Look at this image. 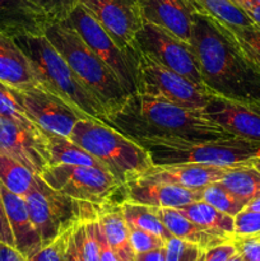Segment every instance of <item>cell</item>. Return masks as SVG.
<instances>
[{"label": "cell", "instance_id": "obj_8", "mask_svg": "<svg viewBox=\"0 0 260 261\" xmlns=\"http://www.w3.org/2000/svg\"><path fill=\"white\" fill-rule=\"evenodd\" d=\"M135 93L190 110H203L212 93L139 51L134 59Z\"/></svg>", "mask_w": 260, "mask_h": 261}, {"label": "cell", "instance_id": "obj_35", "mask_svg": "<svg viewBox=\"0 0 260 261\" xmlns=\"http://www.w3.org/2000/svg\"><path fill=\"white\" fill-rule=\"evenodd\" d=\"M73 228L68 229L63 234L58 237L55 241L46 245L42 249L38 250L35 255L28 257L27 261H64L65 260L66 247H68L69 239Z\"/></svg>", "mask_w": 260, "mask_h": 261}, {"label": "cell", "instance_id": "obj_23", "mask_svg": "<svg viewBox=\"0 0 260 261\" xmlns=\"http://www.w3.org/2000/svg\"><path fill=\"white\" fill-rule=\"evenodd\" d=\"M97 219L117 259L120 261H134L135 252L130 244L129 227L125 222L120 204H110L101 208Z\"/></svg>", "mask_w": 260, "mask_h": 261}, {"label": "cell", "instance_id": "obj_16", "mask_svg": "<svg viewBox=\"0 0 260 261\" xmlns=\"http://www.w3.org/2000/svg\"><path fill=\"white\" fill-rule=\"evenodd\" d=\"M200 111L206 119L231 134L260 142V107L212 94L206 106Z\"/></svg>", "mask_w": 260, "mask_h": 261}, {"label": "cell", "instance_id": "obj_4", "mask_svg": "<svg viewBox=\"0 0 260 261\" xmlns=\"http://www.w3.org/2000/svg\"><path fill=\"white\" fill-rule=\"evenodd\" d=\"M43 35L65 59L81 83L98 99L107 116L121 109L129 94L68 19L48 23Z\"/></svg>", "mask_w": 260, "mask_h": 261}, {"label": "cell", "instance_id": "obj_19", "mask_svg": "<svg viewBox=\"0 0 260 261\" xmlns=\"http://www.w3.org/2000/svg\"><path fill=\"white\" fill-rule=\"evenodd\" d=\"M3 203L14 237V247L25 257H31L42 249V240L36 229L24 198L8 190L0 184Z\"/></svg>", "mask_w": 260, "mask_h": 261}, {"label": "cell", "instance_id": "obj_24", "mask_svg": "<svg viewBox=\"0 0 260 261\" xmlns=\"http://www.w3.org/2000/svg\"><path fill=\"white\" fill-rule=\"evenodd\" d=\"M48 139V149H50L51 165H75V166H91V167L106 170L103 165L91 153L76 144L70 138L61 137L54 133L45 132ZM107 171V170H106Z\"/></svg>", "mask_w": 260, "mask_h": 261}, {"label": "cell", "instance_id": "obj_41", "mask_svg": "<svg viewBox=\"0 0 260 261\" xmlns=\"http://www.w3.org/2000/svg\"><path fill=\"white\" fill-rule=\"evenodd\" d=\"M97 221H98V219H97ZM97 237H98V244H99V261H120L117 259L116 255H115V252L112 251L111 247H110L99 222H98V227H97Z\"/></svg>", "mask_w": 260, "mask_h": 261}, {"label": "cell", "instance_id": "obj_25", "mask_svg": "<svg viewBox=\"0 0 260 261\" xmlns=\"http://www.w3.org/2000/svg\"><path fill=\"white\" fill-rule=\"evenodd\" d=\"M177 211L184 217L204 228L229 237L235 236V217L218 211L205 201H195L177 208Z\"/></svg>", "mask_w": 260, "mask_h": 261}, {"label": "cell", "instance_id": "obj_6", "mask_svg": "<svg viewBox=\"0 0 260 261\" xmlns=\"http://www.w3.org/2000/svg\"><path fill=\"white\" fill-rule=\"evenodd\" d=\"M150 155L153 166L198 163L217 167H239L252 165L260 158V142L240 137L203 142L139 143Z\"/></svg>", "mask_w": 260, "mask_h": 261}, {"label": "cell", "instance_id": "obj_13", "mask_svg": "<svg viewBox=\"0 0 260 261\" xmlns=\"http://www.w3.org/2000/svg\"><path fill=\"white\" fill-rule=\"evenodd\" d=\"M14 93L25 114L43 132L69 138L79 120H91L41 87L14 89Z\"/></svg>", "mask_w": 260, "mask_h": 261}, {"label": "cell", "instance_id": "obj_26", "mask_svg": "<svg viewBox=\"0 0 260 261\" xmlns=\"http://www.w3.org/2000/svg\"><path fill=\"white\" fill-rule=\"evenodd\" d=\"M219 182L246 203L260 196V172L251 165L231 167Z\"/></svg>", "mask_w": 260, "mask_h": 261}, {"label": "cell", "instance_id": "obj_20", "mask_svg": "<svg viewBox=\"0 0 260 261\" xmlns=\"http://www.w3.org/2000/svg\"><path fill=\"white\" fill-rule=\"evenodd\" d=\"M48 23L46 15L30 0H0V32L10 37L43 35Z\"/></svg>", "mask_w": 260, "mask_h": 261}, {"label": "cell", "instance_id": "obj_42", "mask_svg": "<svg viewBox=\"0 0 260 261\" xmlns=\"http://www.w3.org/2000/svg\"><path fill=\"white\" fill-rule=\"evenodd\" d=\"M0 261H27L14 246L0 242Z\"/></svg>", "mask_w": 260, "mask_h": 261}, {"label": "cell", "instance_id": "obj_46", "mask_svg": "<svg viewBox=\"0 0 260 261\" xmlns=\"http://www.w3.org/2000/svg\"><path fill=\"white\" fill-rule=\"evenodd\" d=\"M228 261H244V260H242V257H241V256H240V255H239V254H237V252H236V254H235V255H233V256H232V257H231V259H229Z\"/></svg>", "mask_w": 260, "mask_h": 261}, {"label": "cell", "instance_id": "obj_40", "mask_svg": "<svg viewBox=\"0 0 260 261\" xmlns=\"http://www.w3.org/2000/svg\"><path fill=\"white\" fill-rule=\"evenodd\" d=\"M0 242L14 246V237H13L12 228H10L4 203H3L2 191H0Z\"/></svg>", "mask_w": 260, "mask_h": 261}, {"label": "cell", "instance_id": "obj_22", "mask_svg": "<svg viewBox=\"0 0 260 261\" xmlns=\"http://www.w3.org/2000/svg\"><path fill=\"white\" fill-rule=\"evenodd\" d=\"M154 212L173 237L191 242L204 251L233 239L194 223L176 208H154Z\"/></svg>", "mask_w": 260, "mask_h": 261}, {"label": "cell", "instance_id": "obj_38", "mask_svg": "<svg viewBox=\"0 0 260 261\" xmlns=\"http://www.w3.org/2000/svg\"><path fill=\"white\" fill-rule=\"evenodd\" d=\"M260 233V212L244 209L235 217V236Z\"/></svg>", "mask_w": 260, "mask_h": 261}, {"label": "cell", "instance_id": "obj_10", "mask_svg": "<svg viewBox=\"0 0 260 261\" xmlns=\"http://www.w3.org/2000/svg\"><path fill=\"white\" fill-rule=\"evenodd\" d=\"M88 47L112 71L127 94L137 92L134 65L129 56L116 45L96 18L78 3L66 18Z\"/></svg>", "mask_w": 260, "mask_h": 261}, {"label": "cell", "instance_id": "obj_18", "mask_svg": "<svg viewBox=\"0 0 260 261\" xmlns=\"http://www.w3.org/2000/svg\"><path fill=\"white\" fill-rule=\"evenodd\" d=\"M229 168L198 163L152 166L139 178L188 189H204L209 184L221 180Z\"/></svg>", "mask_w": 260, "mask_h": 261}, {"label": "cell", "instance_id": "obj_36", "mask_svg": "<svg viewBox=\"0 0 260 261\" xmlns=\"http://www.w3.org/2000/svg\"><path fill=\"white\" fill-rule=\"evenodd\" d=\"M129 236L130 244H132L135 255L166 246L165 240L150 233V232L143 231V229L129 228Z\"/></svg>", "mask_w": 260, "mask_h": 261}, {"label": "cell", "instance_id": "obj_30", "mask_svg": "<svg viewBox=\"0 0 260 261\" xmlns=\"http://www.w3.org/2000/svg\"><path fill=\"white\" fill-rule=\"evenodd\" d=\"M201 200L232 217H236L247 205L246 201L232 194L219 181L209 184L203 189V199Z\"/></svg>", "mask_w": 260, "mask_h": 261}, {"label": "cell", "instance_id": "obj_27", "mask_svg": "<svg viewBox=\"0 0 260 261\" xmlns=\"http://www.w3.org/2000/svg\"><path fill=\"white\" fill-rule=\"evenodd\" d=\"M120 206H121L125 222H126L129 228H138L150 232V233L163 239L165 241L172 237V234L166 228L162 221L158 218L154 208H152V206L130 203V201L126 200L120 203Z\"/></svg>", "mask_w": 260, "mask_h": 261}, {"label": "cell", "instance_id": "obj_5", "mask_svg": "<svg viewBox=\"0 0 260 261\" xmlns=\"http://www.w3.org/2000/svg\"><path fill=\"white\" fill-rule=\"evenodd\" d=\"M69 138L97 158L122 186L138 180L153 166L142 145L110 125L79 120Z\"/></svg>", "mask_w": 260, "mask_h": 261}, {"label": "cell", "instance_id": "obj_34", "mask_svg": "<svg viewBox=\"0 0 260 261\" xmlns=\"http://www.w3.org/2000/svg\"><path fill=\"white\" fill-rule=\"evenodd\" d=\"M30 2L46 15L50 23L66 19L74 7L78 4V0H30Z\"/></svg>", "mask_w": 260, "mask_h": 261}, {"label": "cell", "instance_id": "obj_43", "mask_svg": "<svg viewBox=\"0 0 260 261\" xmlns=\"http://www.w3.org/2000/svg\"><path fill=\"white\" fill-rule=\"evenodd\" d=\"M134 261H166V246L135 255Z\"/></svg>", "mask_w": 260, "mask_h": 261}, {"label": "cell", "instance_id": "obj_31", "mask_svg": "<svg viewBox=\"0 0 260 261\" xmlns=\"http://www.w3.org/2000/svg\"><path fill=\"white\" fill-rule=\"evenodd\" d=\"M227 32L244 53L247 60L260 73V28L256 25L244 28H233L224 24Z\"/></svg>", "mask_w": 260, "mask_h": 261}, {"label": "cell", "instance_id": "obj_15", "mask_svg": "<svg viewBox=\"0 0 260 261\" xmlns=\"http://www.w3.org/2000/svg\"><path fill=\"white\" fill-rule=\"evenodd\" d=\"M144 22L163 28L191 45L194 15L199 9L193 0H137Z\"/></svg>", "mask_w": 260, "mask_h": 261}, {"label": "cell", "instance_id": "obj_33", "mask_svg": "<svg viewBox=\"0 0 260 261\" xmlns=\"http://www.w3.org/2000/svg\"><path fill=\"white\" fill-rule=\"evenodd\" d=\"M200 247L177 237L166 241V261H196L201 254Z\"/></svg>", "mask_w": 260, "mask_h": 261}, {"label": "cell", "instance_id": "obj_28", "mask_svg": "<svg viewBox=\"0 0 260 261\" xmlns=\"http://www.w3.org/2000/svg\"><path fill=\"white\" fill-rule=\"evenodd\" d=\"M36 176L24 165L0 152V184L8 190L24 198L32 188Z\"/></svg>", "mask_w": 260, "mask_h": 261}, {"label": "cell", "instance_id": "obj_14", "mask_svg": "<svg viewBox=\"0 0 260 261\" xmlns=\"http://www.w3.org/2000/svg\"><path fill=\"white\" fill-rule=\"evenodd\" d=\"M0 152L17 160L38 176L51 165L48 139L45 132H32L2 116Z\"/></svg>", "mask_w": 260, "mask_h": 261}, {"label": "cell", "instance_id": "obj_11", "mask_svg": "<svg viewBox=\"0 0 260 261\" xmlns=\"http://www.w3.org/2000/svg\"><path fill=\"white\" fill-rule=\"evenodd\" d=\"M135 43L139 51L152 56L158 63L181 74L196 86L206 89L201 78L198 58L191 45L149 22L143 23Z\"/></svg>", "mask_w": 260, "mask_h": 261}, {"label": "cell", "instance_id": "obj_1", "mask_svg": "<svg viewBox=\"0 0 260 261\" xmlns=\"http://www.w3.org/2000/svg\"><path fill=\"white\" fill-rule=\"evenodd\" d=\"M191 47L209 93L260 107V73L247 60L223 23L198 10Z\"/></svg>", "mask_w": 260, "mask_h": 261}, {"label": "cell", "instance_id": "obj_37", "mask_svg": "<svg viewBox=\"0 0 260 261\" xmlns=\"http://www.w3.org/2000/svg\"><path fill=\"white\" fill-rule=\"evenodd\" d=\"M236 251L244 261H260V233L233 236Z\"/></svg>", "mask_w": 260, "mask_h": 261}, {"label": "cell", "instance_id": "obj_32", "mask_svg": "<svg viewBox=\"0 0 260 261\" xmlns=\"http://www.w3.org/2000/svg\"><path fill=\"white\" fill-rule=\"evenodd\" d=\"M0 116L12 120L17 124L32 130V132H43L25 114L24 109L20 106L17 97H15L14 89L3 83L2 81H0Z\"/></svg>", "mask_w": 260, "mask_h": 261}, {"label": "cell", "instance_id": "obj_48", "mask_svg": "<svg viewBox=\"0 0 260 261\" xmlns=\"http://www.w3.org/2000/svg\"><path fill=\"white\" fill-rule=\"evenodd\" d=\"M204 256H205V251H201V254L199 255L198 260H196V261H204Z\"/></svg>", "mask_w": 260, "mask_h": 261}, {"label": "cell", "instance_id": "obj_39", "mask_svg": "<svg viewBox=\"0 0 260 261\" xmlns=\"http://www.w3.org/2000/svg\"><path fill=\"white\" fill-rule=\"evenodd\" d=\"M236 252V247L231 240V241L205 250L204 261H228Z\"/></svg>", "mask_w": 260, "mask_h": 261}, {"label": "cell", "instance_id": "obj_9", "mask_svg": "<svg viewBox=\"0 0 260 261\" xmlns=\"http://www.w3.org/2000/svg\"><path fill=\"white\" fill-rule=\"evenodd\" d=\"M40 177L54 190L98 208L112 204V196L122 190L121 184L109 171L91 166H48Z\"/></svg>", "mask_w": 260, "mask_h": 261}, {"label": "cell", "instance_id": "obj_44", "mask_svg": "<svg viewBox=\"0 0 260 261\" xmlns=\"http://www.w3.org/2000/svg\"><path fill=\"white\" fill-rule=\"evenodd\" d=\"M64 261H83L81 254H79V250H78V247H76L75 241H74L73 231H71L70 239H69L68 247H66V252H65V260Z\"/></svg>", "mask_w": 260, "mask_h": 261}, {"label": "cell", "instance_id": "obj_12", "mask_svg": "<svg viewBox=\"0 0 260 261\" xmlns=\"http://www.w3.org/2000/svg\"><path fill=\"white\" fill-rule=\"evenodd\" d=\"M78 3L96 18L134 65L139 53L135 38L144 23L137 0H78Z\"/></svg>", "mask_w": 260, "mask_h": 261}, {"label": "cell", "instance_id": "obj_3", "mask_svg": "<svg viewBox=\"0 0 260 261\" xmlns=\"http://www.w3.org/2000/svg\"><path fill=\"white\" fill-rule=\"evenodd\" d=\"M14 41L30 60L43 91L66 102L88 119L109 125L106 110L81 83L65 59L45 35H20L14 37Z\"/></svg>", "mask_w": 260, "mask_h": 261}, {"label": "cell", "instance_id": "obj_17", "mask_svg": "<svg viewBox=\"0 0 260 261\" xmlns=\"http://www.w3.org/2000/svg\"><path fill=\"white\" fill-rule=\"evenodd\" d=\"M125 200L152 208H181L203 199V189H188L171 184L138 178L122 186Z\"/></svg>", "mask_w": 260, "mask_h": 261}, {"label": "cell", "instance_id": "obj_21", "mask_svg": "<svg viewBox=\"0 0 260 261\" xmlns=\"http://www.w3.org/2000/svg\"><path fill=\"white\" fill-rule=\"evenodd\" d=\"M0 81L14 89L40 87L27 56L4 32H0Z\"/></svg>", "mask_w": 260, "mask_h": 261}, {"label": "cell", "instance_id": "obj_47", "mask_svg": "<svg viewBox=\"0 0 260 261\" xmlns=\"http://www.w3.org/2000/svg\"><path fill=\"white\" fill-rule=\"evenodd\" d=\"M251 166H254V167L256 168V170L260 172V158H259V160H255L254 162H252Z\"/></svg>", "mask_w": 260, "mask_h": 261}, {"label": "cell", "instance_id": "obj_2", "mask_svg": "<svg viewBox=\"0 0 260 261\" xmlns=\"http://www.w3.org/2000/svg\"><path fill=\"white\" fill-rule=\"evenodd\" d=\"M109 125L138 144L143 142H203L232 138L206 119L200 110H190L152 97L133 93L121 109L109 116Z\"/></svg>", "mask_w": 260, "mask_h": 261}, {"label": "cell", "instance_id": "obj_7", "mask_svg": "<svg viewBox=\"0 0 260 261\" xmlns=\"http://www.w3.org/2000/svg\"><path fill=\"white\" fill-rule=\"evenodd\" d=\"M24 200L31 219L42 240V247L73 228L79 221L96 219L101 209L54 190L38 175L24 195Z\"/></svg>", "mask_w": 260, "mask_h": 261}, {"label": "cell", "instance_id": "obj_45", "mask_svg": "<svg viewBox=\"0 0 260 261\" xmlns=\"http://www.w3.org/2000/svg\"><path fill=\"white\" fill-rule=\"evenodd\" d=\"M245 209H246V211L260 212V196H257V198L252 199L251 201H249L247 205L245 206Z\"/></svg>", "mask_w": 260, "mask_h": 261}, {"label": "cell", "instance_id": "obj_49", "mask_svg": "<svg viewBox=\"0 0 260 261\" xmlns=\"http://www.w3.org/2000/svg\"><path fill=\"white\" fill-rule=\"evenodd\" d=\"M249 2H252V3H256V4H260V0H249Z\"/></svg>", "mask_w": 260, "mask_h": 261}, {"label": "cell", "instance_id": "obj_29", "mask_svg": "<svg viewBox=\"0 0 260 261\" xmlns=\"http://www.w3.org/2000/svg\"><path fill=\"white\" fill-rule=\"evenodd\" d=\"M201 12L212 15L223 24L233 28L255 25L249 15L232 0H193Z\"/></svg>", "mask_w": 260, "mask_h": 261}]
</instances>
